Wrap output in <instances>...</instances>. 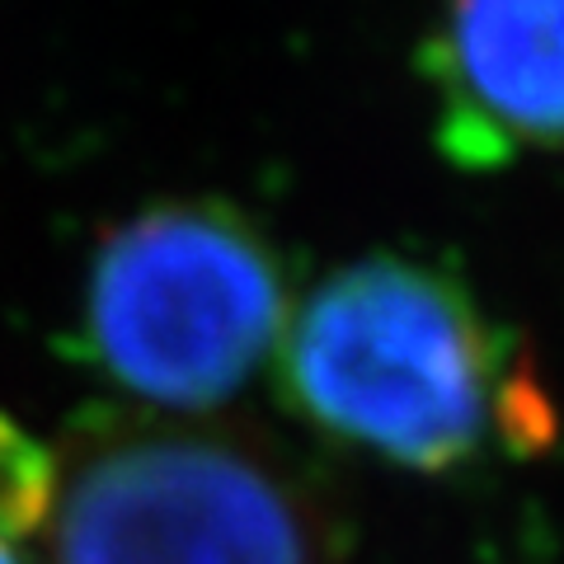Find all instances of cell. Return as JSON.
<instances>
[{
	"instance_id": "cell-6",
	"label": "cell",
	"mask_w": 564,
	"mask_h": 564,
	"mask_svg": "<svg viewBox=\"0 0 564 564\" xmlns=\"http://www.w3.org/2000/svg\"><path fill=\"white\" fill-rule=\"evenodd\" d=\"M0 564H20V560H14V555L6 551V545H0Z\"/></svg>"
},
{
	"instance_id": "cell-5",
	"label": "cell",
	"mask_w": 564,
	"mask_h": 564,
	"mask_svg": "<svg viewBox=\"0 0 564 564\" xmlns=\"http://www.w3.org/2000/svg\"><path fill=\"white\" fill-rule=\"evenodd\" d=\"M62 470L20 419L0 414V545L24 541L52 522Z\"/></svg>"
},
{
	"instance_id": "cell-2",
	"label": "cell",
	"mask_w": 564,
	"mask_h": 564,
	"mask_svg": "<svg viewBox=\"0 0 564 564\" xmlns=\"http://www.w3.org/2000/svg\"><path fill=\"white\" fill-rule=\"evenodd\" d=\"M282 263L240 212L155 203L113 226L85 278V348L165 410L226 404L273 352Z\"/></svg>"
},
{
	"instance_id": "cell-1",
	"label": "cell",
	"mask_w": 564,
	"mask_h": 564,
	"mask_svg": "<svg viewBox=\"0 0 564 564\" xmlns=\"http://www.w3.org/2000/svg\"><path fill=\"white\" fill-rule=\"evenodd\" d=\"M282 386L315 429L410 470L462 466L494 433L518 452L551 437V410L503 372L470 292L404 254H367L306 296Z\"/></svg>"
},
{
	"instance_id": "cell-4",
	"label": "cell",
	"mask_w": 564,
	"mask_h": 564,
	"mask_svg": "<svg viewBox=\"0 0 564 564\" xmlns=\"http://www.w3.org/2000/svg\"><path fill=\"white\" fill-rule=\"evenodd\" d=\"M433 80L456 161L564 147V0H447Z\"/></svg>"
},
{
	"instance_id": "cell-3",
	"label": "cell",
	"mask_w": 564,
	"mask_h": 564,
	"mask_svg": "<svg viewBox=\"0 0 564 564\" xmlns=\"http://www.w3.org/2000/svg\"><path fill=\"white\" fill-rule=\"evenodd\" d=\"M57 564H315V518L263 447L231 433L118 429L70 462Z\"/></svg>"
}]
</instances>
